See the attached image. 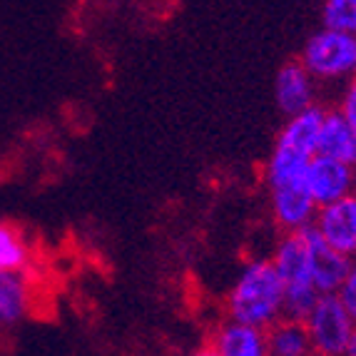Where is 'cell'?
<instances>
[{
    "label": "cell",
    "mask_w": 356,
    "mask_h": 356,
    "mask_svg": "<svg viewBox=\"0 0 356 356\" xmlns=\"http://www.w3.org/2000/svg\"><path fill=\"white\" fill-rule=\"evenodd\" d=\"M321 118L324 107L319 105L286 118V125L282 127L264 167L272 220L282 232L304 229L314 222L316 202L309 195L307 167L316 154Z\"/></svg>",
    "instance_id": "6da1fadb"
},
{
    "label": "cell",
    "mask_w": 356,
    "mask_h": 356,
    "mask_svg": "<svg viewBox=\"0 0 356 356\" xmlns=\"http://www.w3.org/2000/svg\"><path fill=\"white\" fill-rule=\"evenodd\" d=\"M227 316L267 329L282 316L284 307V284L274 269L272 259H252L227 294Z\"/></svg>",
    "instance_id": "7a4b0ae2"
},
{
    "label": "cell",
    "mask_w": 356,
    "mask_h": 356,
    "mask_svg": "<svg viewBox=\"0 0 356 356\" xmlns=\"http://www.w3.org/2000/svg\"><path fill=\"white\" fill-rule=\"evenodd\" d=\"M302 63L316 83H346L356 75V33L316 30L304 45Z\"/></svg>",
    "instance_id": "3957f363"
},
{
    "label": "cell",
    "mask_w": 356,
    "mask_h": 356,
    "mask_svg": "<svg viewBox=\"0 0 356 356\" xmlns=\"http://www.w3.org/2000/svg\"><path fill=\"white\" fill-rule=\"evenodd\" d=\"M304 327H307L309 341H312V354L341 356L346 354L356 321L351 319V314L337 294H319L316 304L304 319Z\"/></svg>",
    "instance_id": "277c9868"
},
{
    "label": "cell",
    "mask_w": 356,
    "mask_h": 356,
    "mask_svg": "<svg viewBox=\"0 0 356 356\" xmlns=\"http://www.w3.org/2000/svg\"><path fill=\"white\" fill-rule=\"evenodd\" d=\"M312 227L321 239L341 254L356 257V190L334 202L316 207Z\"/></svg>",
    "instance_id": "5b68a950"
},
{
    "label": "cell",
    "mask_w": 356,
    "mask_h": 356,
    "mask_svg": "<svg viewBox=\"0 0 356 356\" xmlns=\"http://www.w3.org/2000/svg\"><path fill=\"white\" fill-rule=\"evenodd\" d=\"M307 187L316 207L329 204L356 190V167L327 154H314L307 167Z\"/></svg>",
    "instance_id": "8992f818"
},
{
    "label": "cell",
    "mask_w": 356,
    "mask_h": 356,
    "mask_svg": "<svg viewBox=\"0 0 356 356\" xmlns=\"http://www.w3.org/2000/svg\"><path fill=\"white\" fill-rule=\"evenodd\" d=\"M307 232V244H309V274H312V284L319 289V294H337L339 284L344 282L346 269L351 264V257L341 254L334 250L332 244L316 234L312 225L304 227Z\"/></svg>",
    "instance_id": "52a82bcc"
},
{
    "label": "cell",
    "mask_w": 356,
    "mask_h": 356,
    "mask_svg": "<svg viewBox=\"0 0 356 356\" xmlns=\"http://www.w3.org/2000/svg\"><path fill=\"white\" fill-rule=\"evenodd\" d=\"M274 102L280 107V113H284L286 118L316 105V80L304 67L302 60L286 63L277 72V80H274Z\"/></svg>",
    "instance_id": "ba28073f"
},
{
    "label": "cell",
    "mask_w": 356,
    "mask_h": 356,
    "mask_svg": "<svg viewBox=\"0 0 356 356\" xmlns=\"http://www.w3.org/2000/svg\"><path fill=\"white\" fill-rule=\"evenodd\" d=\"M269 259H272L277 274L282 277L284 289L314 286L312 284V274H309V244L304 229L284 232Z\"/></svg>",
    "instance_id": "9c48e42d"
},
{
    "label": "cell",
    "mask_w": 356,
    "mask_h": 356,
    "mask_svg": "<svg viewBox=\"0 0 356 356\" xmlns=\"http://www.w3.org/2000/svg\"><path fill=\"white\" fill-rule=\"evenodd\" d=\"M217 356H264L267 354V329L229 319L214 329L207 346Z\"/></svg>",
    "instance_id": "30bf717a"
},
{
    "label": "cell",
    "mask_w": 356,
    "mask_h": 356,
    "mask_svg": "<svg viewBox=\"0 0 356 356\" xmlns=\"http://www.w3.org/2000/svg\"><path fill=\"white\" fill-rule=\"evenodd\" d=\"M316 154H327L356 167V132L339 110H324L316 135Z\"/></svg>",
    "instance_id": "8fae6325"
},
{
    "label": "cell",
    "mask_w": 356,
    "mask_h": 356,
    "mask_svg": "<svg viewBox=\"0 0 356 356\" xmlns=\"http://www.w3.org/2000/svg\"><path fill=\"white\" fill-rule=\"evenodd\" d=\"M267 354L269 356H309L312 341L304 321L280 316L267 327Z\"/></svg>",
    "instance_id": "7c38bea8"
},
{
    "label": "cell",
    "mask_w": 356,
    "mask_h": 356,
    "mask_svg": "<svg viewBox=\"0 0 356 356\" xmlns=\"http://www.w3.org/2000/svg\"><path fill=\"white\" fill-rule=\"evenodd\" d=\"M30 309V286L23 274L0 272V329L18 324Z\"/></svg>",
    "instance_id": "4fadbf2b"
},
{
    "label": "cell",
    "mask_w": 356,
    "mask_h": 356,
    "mask_svg": "<svg viewBox=\"0 0 356 356\" xmlns=\"http://www.w3.org/2000/svg\"><path fill=\"white\" fill-rule=\"evenodd\" d=\"M30 264V247L23 232L13 225L0 222V272L23 274Z\"/></svg>",
    "instance_id": "5bb4252c"
},
{
    "label": "cell",
    "mask_w": 356,
    "mask_h": 356,
    "mask_svg": "<svg viewBox=\"0 0 356 356\" xmlns=\"http://www.w3.org/2000/svg\"><path fill=\"white\" fill-rule=\"evenodd\" d=\"M321 28L356 33V0H321Z\"/></svg>",
    "instance_id": "9a60e30c"
},
{
    "label": "cell",
    "mask_w": 356,
    "mask_h": 356,
    "mask_svg": "<svg viewBox=\"0 0 356 356\" xmlns=\"http://www.w3.org/2000/svg\"><path fill=\"white\" fill-rule=\"evenodd\" d=\"M337 297L341 299V304H344V307H346V312H349V314H351V319L356 321V257H354V259H351L349 269H346L344 282L339 284Z\"/></svg>",
    "instance_id": "2e32d148"
},
{
    "label": "cell",
    "mask_w": 356,
    "mask_h": 356,
    "mask_svg": "<svg viewBox=\"0 0 356 356\" xmlns=\"http://www.w3.org/2000/svg\"><path fill=\"white\" fill-rule=\"evenodd\" d=\"M339 113L344 115V120L351 125V130L356 132V75L351 80H346L344 92L339 97Z\"/></svg>",
    "instance_id": "e0dca14e"
},
{
    "label": "cell",
    "mask_w": 356,
    "mask_h": 356,
    "mask_svg": "<svg viewBox=\"0 0 356 356\" xmlns=\"http://www.w3.org/2000/svg\"><path fill=\"white\" fill-rule=\"evenodd\" d=\"M346 354H349V356H356V327H354V332H351L349 346H346Z\"/></svg>",
    "instance_id": "ac0fdd59"
}]
</instances>
